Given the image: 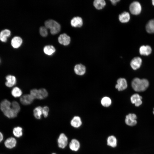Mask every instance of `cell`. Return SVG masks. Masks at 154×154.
Instances as JSON below:
<instances>
[{
    "label": "cell",
    "mask_w": 154,
    "mask_h": 154,
    "mask_svg": "<svg viewBox=\"0 0 154 154\" xmlns=\"http://www.w3.org/2000/svg\"><path fill=\"white\" fill-rule=\"evenodd\" d=\"M149 82L145 79H140L138 78H134L132 81L131 85L133 89L135 91L143 92L148 87Z\"/></svg>",
    "instance_id": "cell-1"
},
{
    "label": "cell",
    "mask_w": 154,
    "mask_h": 154,
    "mask_svg": "<svg viewBox=\"0 0 154 154\" xmlns=\"http://www.w3.org/2000/svg\"><path fill=\"white\" fill-rule=\"evenodd\" d=\"M45 27L50 30V33L55 34L60 31L61 26L60 24L56 21L53 19H49L46 21L44 23Z\"/></svg>",
    "instance_id": "cell-2"
},
{
    "label": "cell",
    "mask_w": 154,
    "mask_h": 154,
    "mask_svg": "<svg viewBox=\"0 0 154 154\" xmlns=\"http://www.w3.org/2000/svg\"><path fill=\"white\" fill-rule=\"evenodd\" d=\"M137 118L136 115L135 114H129L125 116V123L128 126H134L137 123V121L136 120Z\"/></svg>",
    "instance_id": "cell-3"
},
{
    "label": "cell",
    "mask_w": 154,
    "mask_h": 154,
    "mask_svg": "<svg viewBox=\"0 0 154 154\" xmlns=\"http://www.w3.org/2000/svg\"><path fill=\"white\" fill-rule=\"evenodd\" d=\"M141 6L140 3L136 1H134L130 5L129 10L132 14L137 15L139 14L141 11Z\"/></svg>",
    "instance_id": "cell-4"
},
{
    "label": "cell",
    "mask_w": 154,
    "mask_h": 154,
    "mask_svg": "<svg viewBox=\"0 0 154 154\" xmlns=\"http://www.w3.org/2000/svg\"><path fill=\"white\" fill-rule=\"evenodd\" d=\"M6 81L5 82V86L9 88L13 87L16 84L17 79L16 77L11 74H8L5 77Z\"/></svg>",
    "instance_id": "cell-5"
},
{
    "label": "cell",
    "mask_w": 154,
    "mask_h": 154,
    "mask_svg": "<svg viewBox=\"0 0 154 154\" xmlns=\"http://www.w3.org/2000/svg\"><path fill=\"white\" fill-rule=\"evenodd\" d=\"M115 88L119 91H122L127 87V84L126 80L124 78H119L117 81Z\"/></svg>",
    "instance_id": "cell-6"
},
{
    "label": "cell",
    "mask_w": 154,
    "mask_h": 154,
    "mask_svg": "<svg viewBox=\"0 0 154 154\" xmlns=\"http://www.w3.org/2000/svg\"><path fill=\"white\" fill-rule=\"evenodd\" d=\"M34 98L30 94H27L22 95L20 98L21 103L24 105H28L33 102Z\"/></svg>",
    "instance_id": "cell-7"
},
{
    "label": "cell",
    "mask_w": 154,
    "mask_h": 154,
    "mask_svg": "<svg viewBox=\"0 0 154 154\" xmlns=\"http://www.w3.org/2000/svg\"><path fill=\"white\" fill-rule=\"evenodd\" d=\"M57 143L59 147L62 149L65 148L68 143L67 137L64 133H61L57 139Z\"/></svg>",
    "instance_id": "cell-8"
},
{
    "label": "cell",
    "mask_w": 154,
    "mask_h": 154,
    "mask_svg": "<svg viewBox=\"0 0 154 154\" xmlns=\"http://www.w3.org/2000/svg\"><path fill=\"white\" fill-rule=\"evenodd\" d=\"M71 126L75 128H79L82 125V123L81 117L78 116H74L70 122Z\"/></svg>",
    "instance_id": "cell-9"
},
{
    "label": "cell",
    "mask_w": 154,
    "mask_h": 154,
    "mask_svg": "<svg viewBox=\"0 0 154 154\" xmlns=\"http://www.w3.org/2000/svg\"><path fill=\"white\" fill-rule=\"evenodd\" d=\"M69 147L70 149L74 151H78L80 147V144L79 141L77 139H72L69 144Z\"/></svg>",
    "instance_id": "cell-10"
},
{
    "label": "cell",
    "mask_w": 154,
    "mask_h": 154,
    "mask_svg": "<svg viewBox=\"0 0 154 154\" xmlns=\"http://www.w3.org/2000/svg\"><path fill=\"white\" fill-rule=\"evenodd\" d=\"M106 143L108 146L113 148H115L117 146V139L114 135H109L107 138Z\"/></svg>",
    "instance_id": "cell-11"
},
{
    "label": "cell",
    "mask_w": 154,
    "mask_h": 154,
    "mask_svg": "<svg viewBox=\"0 0 154 154\" xmlns=\"http://www.w3.org/2000/svg\"><path fill=\"white\" fill-rule=\"evenodd\" d=\"M142 59L139 57H135L131 61L130 64L132 68L134 70L139 68L142 63Z\"/></svg>",
    "instance_id": "cell-12"
},
{
    "label": "cell",
    "mask_w": 154,
    "mask_h": 154,
    "mask_svg": "<svg viewBox=\"0 0 154 154\" xmlns=\"http://www.w3.org/2000/svg\"><path fill=\"white\" fill-rule=\"evenodd\" d=\"M58 41L60 44L64 45H67L70 43V37L66 34H62L59 36Z\"/></svg>",
    "instance_id": "cell-13"
},
{
    "label": "cell",
    "mask_w": 154,
    "mask_h": 154,
    "mask_svg": "<svg viewBox=\"0 0 154 154\" xmlns=\"http://www.w3.org/2000/svg\"><path fill=\"white\" fill-rule=\"evenodd\" d=\"M74 71L77 75L82 76L86 72V68L85 66L82 64H77L74 66Z\"/></svg>",
    "instance_id": "cell-14"
},
{
    "label": "cell",
    "mask_w": 154,
    "mask_h": 154,
    "mask_svg": "<svg viewBox=\"0 0 154 154\" xmlns=\"http://www.w3.org/2000/svg\"><path fill=\"white\" fill-rule=\"evenodd\" d=\"M142 97L137 94L133 95L130 98L131 103L135 104V106L137 107L140 106L142 104Z\"/></svg>",
    "instance_id": "cell-15"
},
{
    "label": "cell",
    "mask_w": 154,
    "mask_h": 154,
    "mask_svg": "<svg viewBox=\"0 0 154 154\" xmlns=\"http://www.w3.org/2000/svg\"><path fill=\"white\" fill-rule=\"evenodd\" d=\"M11 102L7 99L2 100L0 103V109L3 113L11 107Z\"/></svg>",
    "instance_id": "cell-16"
},
{
    "label": "cell",
    "mask_w": 154,
    "mask_h": 154,
    "mask_svg": "<svg viewBox=\"0 0 154 154\" xmlns=\"http://www.w3.org/2000/svg\"><path fill=\"white\" fill-rule=\"evenodd\" d=\"M16 144V139L13 137L7 138L4 142V145L5 147L9 149H11L15 147Z\"/></svg>",
    "instance_id": "cell-17"
},
{
    "label": "cell",
    "mask_w": 154,
    "mask_h": 154,
    "mask_svg": "<svg viewBox=\"0 0 154 154\" xmlns=\"http://www.w3.org/2000/svg\"><path fill=\"white\" fill-rule=\"evenodd\" d=\"M83 21L82 18L79 17H76L73 18L71 21L72 26L74 27H80L83 25Z\"/></svg>",
    "instance_id": "cell-18"
},
{
    "label": "cell",
    "mask_w": 154,
    "mask_h": 154,
    "mask_svg": "<svg viewBox=\"0 0 154 154\" xmlns=\"http://www.w3.org/2000/svg\"><path fill=\"white\" fill-rule=\"evenodd\" d=\"M23 40L21 38L18 36L14 37L11 40V44L15 48H17L22 44Z\"/></svg>",
    "instance_id": "cell-19"
},
{
    "label": "cell",
    "mask_w": 154,
    "mask_h": 154,
    "mask_svg": "<svg viewBox=\"0 0 154 154\" xmlns=\"http://www.w3.org/2000/svg\"><path fill=\"white\" fill-rule=\"evenodd\" d=\"M152 49L151 47L148 45H143L141 46L139 49L140 54L141 55H148L151 52Z\"/></svg>",
    "instance_id": "cell-20"
},
{
    "label": "cell",
    "mask_w": 154,
    "mask_h": 154,
    "mask_svg": "<svg viewBox=\"0 0 154 154\" xmlns=\"http://www.w3.org/2000/svg\"><path fill=\"white\" fill-rule=\"evenodd\" d=\"M47 90L44 88H41L38 90L37 99L42 100L46 98L48 96Z\"/></svg>",
    "instance_id": "cell-21"
},
{
    "label": "cell",
    "mask_w": 154,
    "mask_h": 154,
    "mask_svg": "<svg viewBox=\"0 0 154 154\" xmlns=\"http://www.w3.org/2000/svg\"><path fill=\"white\" fill-rule=\"evenodd\" d=\"M22 94L21 89L17 86L13 87L11 91L12 96L15 98L21 97L22 96Z\"/></svg>",
    "instance_id": "cell-22"
},
{
    "label": "cell",
    "mask_w": 154,
    "mask_h": 154,
    "mask_svg": "<svg viewBox=\"0 0 154 154\" xmlns=\"http://www.w3.org/2000/svg\"><path fill=\"white\" fill-rule=\"evenodd\" d=\"M33 115L36 119H40L42 115V107L40 106L35 107L33 110Z\"/></svg>",
    "instance_id": "cell-23"
},
{
    "label": "cell",
    "mask_w": 154,
    "mask_h": 154,
    "mask_svg": "<svg viewBox=\"0 0 154 154\" xmlns=\"http://www.w3.org/2000/svg\"><path fill=\"white\" fill-rule=\"evenodd\" d=\"M11 35V31L8 29H5L2 31L0 33V40L3 42H6L7 37Z\"/></svg>",
    "instance_id": "cell-24"
},
{
    "label": "cell",
    "mask_w": 154,
    "mask_h": 154,
    "mask_svg": "<svg viewBox=\"0 0 154 154\" xmlns=\"http://www.w3.org/2000/svg\"><path fill=\"white\" fill-rule=\"evenodd\" d=\"M130 19L129 13L126 12H124L119 16V19L121 23H125L128 22Z\"/></svg>",
    "instance_id": "cell-25"
},
{
    "label": "cell",
    "mask_w": 154,
    "mask_h": 154,
    "mask_svg": "<svg viewBox=\"0 0 154 154\" xmlns=\"http://www.w3.org/2000/svg\"><path fill=\"white\" fill-rule=\"evenodd\" d=\"M55 49L52 45H48L45 46L43 49L44 53L46 54L50 55L55 51Z\"/></svg>",
    "instance_id": "cell-26"
},
{
    "label": "cell",
    "mask_w": 154,
    "mask_h": 154,
    "mask_svg": "<svg viewBox=\"0 0 154 154\" xmlns=\"http://www.w3.org/2000/svg\"><path fill=\"white\" fill-rule=\"evenodd\" d=\"M147 32L150 33H154V19L150 20L146 26Z\"/></svg>",
    "instance_id": "cell-27"
},
{
    "label": "cell",
    "mask_w": 154,
    "mask_h": 154,
    "mask_svg": "<svg viewBox=\"0 0 154 154\" xmlns=\"http://www.w3.org/2000/svg\"><path fill=\"white\" fill-rule=\"evenodd\" d=\"M95 7L98 9H100L104 7L106 4L104 0H95L93 2Z\"/></svg>",
    "instance_id": "cell-28"
},
{
    "label": "cell",
    "mask_w": 154,
    "mask_h": 154,
    "mask_svg": "<svg viewBox=\"0 0 154 154\" xmlns=\"http://www.w3.org/2000/svg\"><path fill=\"white\" fill-rule=\"evenodd\" d=\"M112 100L108 96L103 97L101 100L102 105L104 107H108L112 104Z\"/></svg>",
    "instance_id": "cell-29"
},
{
    "label": "cell",
    "mask_w": 154,
    "mask_h": 154,
    "mask_svg": "<svg viewBox=\"0 0 154 154\" xmlns=\"http://www.w3.org/2000/svg\"><path fill=\"white\" fill-rule=\"evenodd\" d=\"M13 133L16 137H20L23 135L22 128L19 126L14 127L13 129Z\"/></svg>",
    "instance_id": "cell-30"
},
{
    "label": "cell",
    "mask_w": 154,
    "mask_h": 154,
    "mask_svg": "<svg viewBox=\"0 0 154 154\" xmlns=\"http://www.w3.org/2000/svg\"><path fill=\"white\" fill-rule=\"evenodd\" d=\"M11 107L18 113L21 110V107L19 104L16 101H13L11 102Z\"/></svg>",
    "instance_id": "cell-31"
},
{
    "label": "cell",
    "mask_w": 154,
    "mask_h": 154,
    "mask_svg": "<svg viewBox=\"0 0 154 154\" xmlns=\"http://www.w3.org/2000/svg\"><path fill=\"white\" fill-rule=\"evenodd\" d=\"M39 32L40 35L43 37H46L48 34L47 28L45 26L40 27L39 29Z\"/></svg>",
    "instance_id": "cell-32"
},
{
    "label": "cell",
    "mask_w": 154,
    "mask_h": 154,
    "mask_svg": "<svg viewBox=\"0 0 154 154\" xmlns=\"http://www.w3.org/2000/svg\"><path fill=\"white\" fill-rule=\"evenodd\" d=\"M49 111V109L48 106H45L42 107V115L44 117L46 118L48 117Z\"/></svg>",
    "instance_id": "cell-33"
},
{
    "label": "cell",
    "mask_w": 154,
    "mask_h": 154,
    "mask_svg": "<svg viewBox=\"0 0 154 154\" xmlns=\"http://www.w3.org/2000/svg\"><path fill=\"white\" fill-rule=\"evenodd\" d=\"M112 2V4L113 5H116V3L119 1V0H110Z\"/></svg>",
    "instance_id": "cell-34"
},
{
    "label": "cell",
    "mask_w": 154,
    "mask_h": 154,
    "mask_svg": "<svg viewBox=\"0 0 154 154\" xmlns=\"http://www.w3.org/2000/svg\"><path fill=\"white\" fill-rule=\"evenodd\" d=\"M3 134L1 132H0V143L3 140Z\"/></svg>",
    "instance_id": "cell-35"
},
{
    "label": "cell",
    "mask_w": 154,
    "mask_h": 154,
    "mask_svg": "<svg viewBox=\"0 0 154 154\" xmlns=\"http://www.w3.org/2000/svg\"><path fill=\"white\" fill-rule=\"evenodd\" d=\"M152 3L153 5H154V0H152Z\"/></svg>",
    "instance_id": "cell-36"
},
{
    "label": "cell",
    "mask_w": 154,
    "mask_h": 154,
    "mask_svg": "<svg viewBox=\"0 0 154 154\" xmlns=\"http://www.w3.org/2000/svg\"><path fill=\"white\" fill-rule=\"evenodd\" d=\"M52 154H56V153H52Z\"/></svg>",
    "instance_id": "cell-37"
},
{
    "label": "cell",
    "mask_w": 154,
    "mask_h": 154,
    "mask_svg": "<svg viewBox=\"0 0 154 154\" xmlns=\"http://www.w3.org/2000/svg\"><path fill=\"white\" fill-rule=\"evenodd\" d=\"M153 110H154V111L153 112V114H154V109H153Z\"/></svg>",
    "instance_id": "cell-38"
},
{
    "label": "cell",
    "mask_w": 154,
    "mask_h": 154,
    "mask_svg": "<svg viewBox=\"0 0 154 154\" xmlns=\"http://www.w3.org/2000/svg\"><path fill=\"white\" fill-rule=\"evenodd\" d=\"M0 62H1V60H0Z\"/></svg>",
    "instance_id": "cell-39"
}]
</instances>
